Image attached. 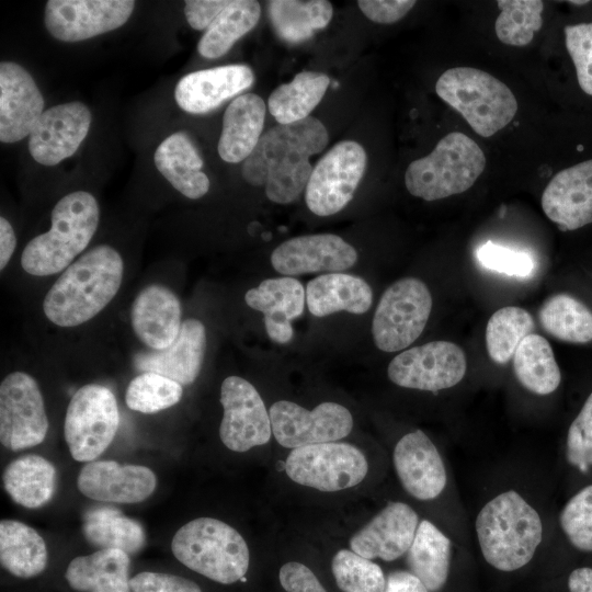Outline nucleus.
<instances>
[{"label": "nucleus", "mask_w": 592, "mask_h": 592, "mask_svg": "<svg viewBox=\"0 0 592 592\" xmlns=\"http://www.w3.org/2000/svg\"><path fill=\"white\" fill-rule=\"evenodd\" d=\"M328 141L327 128L314 116L278 124L261 136L243 161L242 178L251 185H264L270 201L289 204L306 190L312 172L309 157L322 151Z\"/></svg>", "instance_id": "nucleus-1"}, {"label": "nucleus", "mask_w": 592, "mask_h": 592, "mask_svg": "<svg viewBox=\"0 0 592 592\" xmlns=\"http://www.w3.org/2000/svg\"><path fill=\"white\" fill-rule=\"evenodd\" d=\"M124 262L113 247L99 244L72 262L47 292L43 310L59 327H76L101 312L117 294Z\"/></svg>", "instance_id": "nucleus-2"}, {"label": "nucleus", "mask_w": 592, "mask_h": 592, "mask_svg": "<svg viewBox=\"0 0 592 592\" xmlns=\"http://www.w3.org/2000/svg\"><path fill=\"white\" fill-rule=\"evenodd\" d=\"M476 532L486 561L509 572L532 560L543 538V524L537 511L516 491L509 490L480 510Z\"/></svg>", "instance_id": "nucleus-3"}, {"label": "nucleus", "mask_w": 592, "mask_h": 592, "mask_svg": "<svg viewBox=\"0 0 592 592\" xmlns=\"http://www.w3.org/2000/svg\"><path fill=\"white\" fill-rule=\"evenodd\" d=\"M100 219L95 197L86 191L65 195L54 206L48 231L34 237L21 254L22 269L34 276L66 270L93 238Z\"/></svg>", "instance_id": "nucleus-4"}, {"label": "nucleus", "mask_w": 592, "mask_h": 592, "mask_svg": "<svg viewBox=\"0 0 592 592\" xmlns=\"http://www.w3.org/2000/svg\"><path fill=\"white\" fill-rule=\"evenodd\" d=\"M174 557L189 569L223 584L241 580L249 569V548L238 531L208 516L190 521L171 542Z\"/></svg>", "instance_id": "nucleus-5"}, {"label": "nucleus", "mask_w": 592, "mask_h": 592, "mask_svg": "<svg viewBox=\"0 0 592 592\" xmlns=\"http://www.w3.org/2000/svg\"><path fill=\"white\" fill-rule=\"evenodd\" d=\"M485 167V153L471 138L449 133L428 156L408 166L405 184L411 195L436 201L470 189Z\"/></svg>", "instance_id": "nucleus-6"}, {"label": "nucleus", "mask_w": 592, "mask_h": 592, "mask_svg": "<svg viewBox=\"0 0 592 592\" xmlns=\"http://www.w3.org/2000/svg\"><path fill=\"white\" fill-rule=\"evenodd\" d=\"M435 91L482 137L501 130L517 111L516 99L505 83L471 67L447 69L437 79Z\"/></svg>", "instance_id": "nucleus-7"}, {"label": "nucleus", "mask_w": 592, "mask_h": 592, "mask_svg": "<svg viewBox=\"0 0 592 592\" xmlns=\"http://www.w3.org/2000/svg\"><path fill=\"white\" fill-rule=\"evenodd\" d=\"M432 309V296L419 278L405 277L382 295L372 322L375 345L397 352L413 343L424 330Z\"/></svg>", "instance_id": "nucleus-8"}, {"label": "nucleus", "mask_w": 592, "mask_h": 592, "mask_svg": "<svg viewBox=\"0 0 592 592\" xmlns=\"http://www.w3.org/2000/svg\"><path fill=\"white\" fill-rule=\"evenodd\" d=\"M119 424L114 394L105 386L79 388L68 405L64 433L69 452L78 462H93L112 443Z\"/></svg>", "instance_id": "nucleus-9"}, {"label": "nucleus", "mask_w": 592, "mask_h": 592, "mask_svg": "<svg viewBox=\"0 0 592 592\" xmlns=\"http://www.w3.org/2000/svg\"><path fill=\"white\" fill-rule=\"evenodd\" d=\"M367 471L363 452L338 441L294 448L285 460V473L294 482L327 492L361 483Z\"/></svg>", "instance_id": "nucleus-10"}, {"label": "nucleus", "mask_w": 592, "mask_h": 592, "mask_svg": "<svg viewBox=\"0 0 592 592\" xmlns=\"http://www.w3.org/2000/svg\"><path fill=\"white\" fill-rule=\"evenodd\" d=\"M367 156L356 141L335 144L315 166L305 190V201L317 216L334 215L350 201L365 173Z\"/></svg>", "instance_id": "nucleus-11"}, {"label": "nucleus", "mask_w": 592, "mask_h": 592, "mask_svg": "<svg viewBox=\"0 0 592 592\" xmlns=\"http://www.w3.org/2000/svg\"><path fill=\"white\" fill-rule=\"evenodd\" d=\"M48 418L37 382L24 372H13L0 385V441L11 451L41 444Z\"/></svg>", "instance_id": "nucleus-12"}, {"label": "nucleus", "mask_w": 592, "mask_h": 592, "mask_svg": "<svg viewBox=\"0 0 592 592\" xmlns=\"http://www.w3.org/2000/svg\"><path fill=\"white\" fill-rule=\"evenodd\" d=\"M272 434L287 448L337 442L348 436L353 417L344 406L326 401L308 410L293 401L280 400L269 410Z\"/></svg>", "instance_id": "nucleus-13"}, {"label": "nucleus", "mask_w": 592, "mask_h": 592, "mask_svg": "<svg viewBox=\"0 0 592 592\" xmlns=\"http://www.w3.org/2000/svg\"><path fill=\"white\" fill-rule=\"evenodd\" d=\"M464 351L448 341H432L396 355L387 368L397 386L439 391L457 385L466 373Z\"/></svg>", "instance_id": "nucleus-14"}, {"label": "nucleus", "mask_w": 592, "mask_h": 592, "mask_svg": "<svg viewBox=\"0 0 592 592\" xmlns=\"http://www.w3.org/2000/svg\"><path fill=\"white\" fill-rule=\"evenodd\" d=\"M220 403L224 414L219 436L227 448L243 453L270 441V414L251 383L239 376L225 378L220 387Z\"/></svg>", "instance_id": "nucleus-15"}, {"label": "nucleus", "mask_w": 592, "mask_h": 592, "mask_svg": "<svg viewBox=\"0 0 592 592\" xmlns=\"http://www.w3.org/2000/svg\"><path fill=\"white\" fill-rule=\"evenodd\" d=\"M134 8L133 0H49L45 26L56 39L80 42L121 27Z\"/></svg>", "instance_id": "nucleus-16"}, {"label": "nucleus", "mask_w": 592, "mask_h": 592, "mask_svg": "<svg viewBox=\"0 0 592 592\" xmlns=\"http://www.w3.org/2000/svg\"><path fill=\"white\" fill-rule=\"evenodd\" d=\"M92 115L79 101L45 110L31 134L29 151L43 166H55L71 157L87 137Z\"/></svg>", "instance_id": "nucleus-17"}, {"label": "nucleus", "mask_w": 592, "mask_h": 592, "mask_svg": "<svg viewBox=\"0 0 592 592\" xmlns=\"http://www.w3.org/2000/svg\"><path fill=\"white\" fill-rule=\"evenodd\" d=\"M358 255L353 246L332 234L291 238L271 254L273 269L285 276L315 272L337 273L352 267Z\"/></svg>", "instance_id": "nucleus-18"}, {"label": "nucleus", "mask_w": 592, "mask_h": 592, "mask_svg": "<svg viewBox=\"0 0 592 592\" xmlns=\"http://www.w3.org/2000/svg\"><path fill=\"white\" fill-rule=\"evenodd\" d=\"M418 525L419 516L410 505L389 502L350 538V548L369 560H396L407 554Z\"/></svg>", "instance_id": "nucleus-19"}, {"label": "nucleus", "mask_w": 592, "mask_h": 592, "mask_svg": "<svg viewBox=\"0 0 592 592\" xmlns=\"http://www.w3.org/2000/svg\"><path fill=\"white\" fill-rule=\"evenodd\" d=\"M44 99L33 77L16 62L0 64V140L29 136L43 114Z\"/></svg>", "instance_id": "nucleus-20"}, {"label": "nucleus", "mask_w": 592, "mask_h": 592, "mask_svg": "<svg viewBox=\"0 0 592 592\" xmlns=\"http://www.w3.org/2000/svg\"><path fill=\"white\" fill-rule=\"evenodd\" d=\"M394 466L403 489L419 500L441 494L447 481L443 459L421 430L403 435L395 446Z\"/></svg>", "instance_id": "nucleus-21"}, {"label": "nucleus", "mask_w": 592, "mask_h": 592, "mask_svg": "<svg viewBox=\"0 0 592 592\" xmlns=\"http://www.w3.org/2000/svg\"><path fill=\"white\" fill-rule=\"evenodd\" d=\"M156 485V475L148 467L122 466L113 460L89 462L77 478V487L83 496L115 503L141 502L153 492Z\"/></svg>", "instance_id": "nucleus-22"}, {"label": "nucleus", "mask_w": 592, "mask_h": 592, "mask_svg": "<svg viewBox=\"0 0 592 592\" xmlns=\"http://www.w3.org/2000/svg\"><path fill=\"white\" fill-rule=\"evenodd\" d=\"M546 216L562 231L592 223V159L559 171L542 195Z\"/></svg>", "instance_id": "nucleus-23"}, {"label": "nucleus", "mask_w": 592, "mask_h": 592, "mask_svg": "<svg viewBox=\"0 0 592 592\" xmlns=\"http://www.w3.org/2000/svg\"><path fill=\"white\" fill-rule=\"evenodd\" d=\"M254 75L246 65H227L183 76L174 90L178 105L192 114H204L252 86Z\"/></svg>", "instance_id": "nucleus-24"}, {"label": "nucleus", "mask_w": 592, "mask_h": 592, "mask_svg": "<svg viewBox=\"0 0 592 592\" xmlns=\"http://www.w3.org/2000/svg\"><path fill=\"white\" fill-rule=\"evenodd\" d=\"M206 343L204 325L194 318L186 319L171 345L160 351L138 352L134 356V366L141 373H156L181 385H190L201 372Z\"/></svg>", "instance_id": "nucleus-25"}, {"label": "nucleus", "mask_w": 592, "mask_h": 592, "mask_svg": "<svg viewBox=\"0 0 592 592\" xmlns=\"http://www.w3.org/2000/svg\"><path fill=\"white\" fill-rule=\"evenodd\" d=\"M181 317L178 296L159 284L143 288L130 310L135 334L145 345L156 351L168 348L177 339L182 325Z\"/></svg>", "instance_id": "nucleus-26"}, {"label": "nucleus", "mask_w": 592, "mask_h": 592, "mask_svg": "<svg viewBox=\"0 0 592 592\" xmlns=\"http://www.w3.org/2000/svg\"><path fill=\"white\" fill-rule=\"evenodd\" d=\"M244 301L250 308L264 314L269 338L284 344L294 334L291 321L304 312L306 291L294 277L266 278L246 293Z\"/></svg>", "instance_id": "nucleus-27"}, {"label": "nucleus", "mask_w": 592, "mask_h": 592, "mask_svg": "<svg viewBox=\"0 0 592 592\" xmlns=\"http://www.w3.org/2000/svg\"><path fill=\"white\" fill-rule=\"evenodd\" d=\"M265 113L266 105L255 93L241 94L230 102L217 145L224 161L238 163L250 156L262 136Z\"/></svg>", "instance_id": "nucleus-28"}, {"label": "nucleus", "mask_w": 592, "mask_h": 592, "mask_svg": "<svg viewBox=\"0 0 592 592\" xmlns=\"http://www.w3.org/2000/svg\"><path fill=\"white\" fill-rule=\"evenodd\" d=\"M373 303L371 286L360 276L326 273L308 282L306 304L311 315L326 317L338 311L366 312Z\"/></svg>", "instance_id": "nucleus-29"}, {"label": "nucleus", "mask_w": 592, "mask_h": 592, "mask_svg": "<svg viewBox=\"0 0 592 592\" xmlns=\"http://www.w3.org/2000/svg\"><path fill=\"white\" fill-rule=\"evenodd\" d=\"M158 171L184 196L196 200L209 190V179L202 171L203 159L184 133L168 136L156 149Z\"/></svg>", "instance_id": "nucleus-30"}, {"label": "nucleus", "mask_w": 592, "mask_h": 592, "mask_svg": "<svg viewBox=\"0 0 592 592\" xmlns=\"http://www.w3.org/2000/svg\"><path fill=\"white\" fill-rule=\"evenodd\" d=\"M65 577L79 592H130L129 557L119 549H99L73 558Z\"/></svg>", "instance_id": "nucleus-31"}, {"label": "nucleus", "mask_w": 592, "mask_h": 592, "mask_svg": "<svg viewBox=\"0 0 592 592\" xmlns=\"http://www.w3.org/2000/svg\"><path fill=\"white\" fill-rule=\"evenodd\" d=\"M2 480L4 490L15 503L37 509L53 498L57 471L46 458L29 454L12 460L5 467Z\"/></svg>", "instance_id": "nucleus-32"}, {"label": "nucleus", "mask_w": 592, "mask_h": 592, "mask_svg": "<svg viewBox=\"0 0 592 592\" xmlns=\"http://www.w3.org/2000/svg\"><path fill=\"white\" fill-rule=\"evenodd\" d=\"M452 543L433 523L422 520L407 551L409 571L418 577L429 592H439L449 572Z\"/></svg>", "instance_id": "nucleus-33"}, {"label": "nucleus", "mask_w": 592, "mask_h": 592, "mask_svg": "<svg viewBox=\"0 0 592 592\" xmlns=\"http://www.w3.org/2000/svg\"><path fill=\"white\" fill-rule=\"evenodd\" d=\"M48 560L43 537L31 526L15 521L0 522V561L18 578H32L42 573Z\"/></svg>", "instance_id": "nucleus-34"}, {"label": "nucleus", "mask_w": 592, "mask_h": 592, "mask_svg": "<svg viewBox=\"0 0 592 592\" xmlns=\"http://www.w3.org/2000/svg\"><path fill=\"white\" fill-rule=\"evenodd\" d=\"M84 538L99 549L138 553L145 545V531L136 520L114 506H93L82 517Z\"/></svg>", "instance_id": "nucleus-35"}, {"label": "nucleus", "mask_w": 592, "mask_h": 592, "mask_svg": "<svg viewBox=\"0 0 592 592\" xmlns=\"http://www.w3.org/2000/svg\"><path fill=\"white\" fill-rule=\"evenodd\" d=\"M330 78L321 72L301 71L291 82L278 86L269 96L267 107L278 124H292L309 117L323 98Z\"/></svg>", "instance_id": "nucleus-36"}, {"label": "nucleus", "mask_w": 592, "mask_h": 592, "mask_svg": "<svg viewBox=\"0 0 592 592\" xmlns=\"http://www.w3.org/2000/svg\"><path fill=\"white\" fill-rule=\"evenodd\" d=\"M514 374L519 383L536 395H549L561 380L559 366L549 342L531 333L519 344L513 356Z\"/></svg>", "instance_id": "nucleus-37"}, {"label": "nucleus", "mask_w": 592, "mask_h": 592, "mask_svg": "<svg viewBox=\"0 0 592 592\" xmlns=\"http://www.w3.org/2000/svg\"><path fill=\"white\" fill-rule=\"evenodd\" d=\"M267 12L282 39L301 43L329 24L333 8L326 0H273L267 2Z\"/></svg>", "instance_id": "nucleus-38"}, {"label": "nucleus", "mask_w": 592, "mask_h": 592, "mask_svg": "<svg viewBox=\"0 0 592 592\" xmlns=\"http://www.w3.org/2000/svg\"><path fill=\"white\" fill-rule=\"evenodd\" d=\"M261 15L254 0H230L224 11L207 27L197 44L203 57L213 59L225 55L232 45L251 31Z\"/></svg>", "instance_id": "nucleus-39"}, {"label": "nucleus", "mask_w": 592, "mask_h": 592, "mask_svg": "<svg viewBox=\"0 0 592 592\" xmlns=\"http://www.w3.org/2000/svg\"><path fill=\"white\" fill-rule=\"evenodd\" d=\"M538 318L544 330L569 343L592 341V311L568 294L550 296L542 305Z\"/></svg>", "instance_id": "nucleus-40"}, {"label": "nucleus", "mask_w": 592, "mask_h": 592, "mask_svg": "<svg viewBox=\"0 0 592 592\" xmlns=\"http://www.w3.org/2000/svg\"><path fill=\"white\" fill-rule=\"evenodd\" d=\"M535 328L532 315L516 306L502 307L489 318L486 345L490 358L498 364L508 363L521 343Z\"/></svg>", "instance_id": "nucleus-41"}, {"label": "nucleus", "mask_w": 592, "mask_h": 592, "mask_svg": "<svg viewBox=\"0 0 592 592\" xmlns=\"http://www.w3.org/2000/svg\"><path fill=\"white\" fill-rule=\"evenodd\" d=\"M497 3L501 10L494 25L499 41L511 46L530 44L543 25V1L500 0Z\"/></svg>", "instance_id": "nucleus-42"}, {"label": "nucleus", "mask_w": 592, "mask_h": 592, "mask_svg": "<svg viewBox=\"0 0 592 592\" xmlns=\"http://www.w3.org/2000/svg\"><path fill=\"white\" fill-rule=\"evenodd\" d=\"M182 385L156 373H141L129 383L125 401L129 409L156 413L177 405L182 398Z\"/></svg>", "instance_id": "nucleus-43"}, {"label": "nucleus", "mask_w": 592, "mask_h": 592, "mask_svg": "<svg viewBox=\"0 0 592 592\" xmlns=\"http://www.w3.org/2000/svg\"><path fill=\"white\" fill-rule=\"evenodd\" d=\"M331 570L343 592H384L386 579L382 568L352 550L341 549L332 558Z\"/></svg>", "instance_id": "nucleus-44"}, {"label": "nucleus", "mask_w": 592, "mask_h": 592, "mask_svg": "<svg viewBox=\"0 0 592 592\" xmlns=\"http://www.w3.org/2000/svg\"><path fill=\"white\" fill-rule=\"evenodd\" d=\"M559 522L573 547L592 551V485L569 499L560 512Z\"/></svg>", "instance_id": "nucleus-45"}, {"label": "nucleus", "mask_w": 592, "mask_h": 592, "mask_svg": "<svg viewBox=\"0 0 592 592\" xmlns=\"http://www.w3.org/2000/svg\"><path fill=\"white\" fill-rule=\"evenodd\" d=\"M481 266L498 273L515 277H528L533 274L535 262L531 254L487 241L476 251Z\"/></svg>", "instance_id": "nucleus-46"}, {"label": "nucleus", "mask_w": 592, "mask_h": 592, "mask_svg": "<svg viewBox=\"0 0 592 592\" xmlns=\"http://www.w3.org/2000/svg\"><path fill=\"white\" fill-rule=\"evenodd\" d=\"M566 457L570 465L581 471L592 466V392L569 426Z\"/></svg>", "instance_id": "nucleus-47"}, {"label": "nucleus", "mask_w": 592, "mask_h": 592, "mask_svg": "<svg viewBox=\"0 0 592 592\" xmlns=\"http://www.w3.org/2000/svg\"><path fill=\"white\" fill-rule=\"evenodd\" d=\"M565 38L578 83L587 94L592 95V23L567 25Z\"/></svg>", "instance_id": "nucleus-48"}, {"label": "nucleus", "mask_w": 592, "mask_h": 592, "mask_svg": "<svg viewBox=\"0 0 592 592\" xmlns=\"http://www.w3.org/2000/svg\"><path fill=\"white\" fill-rule=\"evenodd\" d=\"M133 592H202L193 581L169 573L144 571L129 580Z\"/></svg>", "instance_id": "nucleus-49"}, {"label": "nucleus", "mask_w": 592, "mask_h": 592, "mask_svg": "<svg viewBox=\"0 0 592 592\" xmlns=\"http://www.w3.org/2000/svg\"><path fill=\"white\" fill-rule=\"evenodd\" d=\"M278 579L286 592H327L316 574L298 561L284 563L280 569Z\"/></svg>", "instance_id": "nucleus-50"}, {"label": "nucleus", "mask_w": 592, "mask_h": 592, "mask_svg": "<svg viewBox=\"0 0 592 592\" xmlns=\"http://www.w3.org/2000/svg\"><path fill=\"white\" fill-rule=\"evenodd\" d=\"M415 4L413 0H358L357 5L366 18L380 24L402 19Z\"/></svg>", "instance_id": "nucleus-51"}, {"label": "nucleus", "mask_w": 592, "mask_h": 592, "mask_svg": "<svg viewBox=\"0 0 592 592\" xmlns=\"http://www.w3.org/2000/svg\"><path fill=\"white\" fill-rule=\"evenodd\" d=\"M227 0H190L185 1L184 14L187 23L194 30L202 31L229 4Z\"/></svg>", "instance_id": "nucleus-52"}, {"label": "nucleus", "mask_w": 592, "mask_h": 592, "mask_svg": "<svg viewBox=\"0 0 592 592\" xmlns=\"http://www.w3.org/2000/svg\"><path fill=\"white\" fill-rule=\"evenodd\" d=\"M384 592H429V590L410 571L398 570L388 574Z\"/></svg>", "instance_id": "nucleus-53"}, {"label": "nucleus", "mask_w": 592, "mask_h": 592, "mask_svg": "<svg viewBox=\"0 0 592 592\" xmlns=\"http://www.w3.org/2000/svg\"><path fill=\"white\" fill-rule=\"evenodd\" d=\"M16 246V238L11 224L3 216L0 217V270L7 266Z\"/></svg>", "instance_id": "nucleus-54"}, {"label": "nucleus", "mask_w": 592, "mask_h": 592, "mask_svg": "<svg viewBox=\"0 0 592 592\" xmlns=\"http://www.w3.org/2000/svg\"><path fill=\"white\" fill-rule=\"evenodd\" d=\"M568 588L570 592H592V568L574 569L569 574Z\"/></svg>", "instance_id": "nucleus-55"}, {"label": "nucleus", "mask_w": 592, "mask_h": 592, "mask_svg": "<svg viewBox=\"0 0 592 592\" xmlns=\"http://www.w3.org/2000/svg\"><path fill=\"white\" fill-rule=\"evenodd\" d=\"M571 4H576V5H582V4H587L589 3V1H570Z\"/></svg>", "instance_id": "nucleus-56"}]
</instances>
